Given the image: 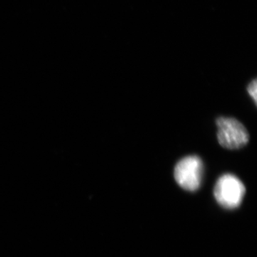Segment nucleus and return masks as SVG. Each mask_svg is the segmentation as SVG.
Returning <instances> with one entry per match:
<instances>
[{"label":"nucleus","mask_w":257,"mask_h":257,"mask_svg":"<svg viewBox=\"0 0 257 257\" xmlns=\"http://www.w3.org/2000/svg\"><path fill=\"white\" fill-rule=\"evenodd\" d=\"M246 192L244 185L239 178L226 174L218 179L214 189L216 202L226 209H235L242 202Z\"/></svg>","instance_id":"obj_1"},{"label":"nucleus","mask_w":257,"mask_h":257,"mask_svg":"<svg viewBox=\"0 0 257 257\" xmlns=\"http://www.w3.org/2000/svg\"><path fill=\"white\" fill-rule=\"evenodd\" d=\"M216 123L218 141L221 147L228 150H239L246 146L249 135L239 121L234 118L219 117Z\"/></svg>","instance_id":"obj_2"},{"label":"nucleus","mask_w":257,"mask_h":257,"mask_svg":"<svg viewBox=\"0 0 257 257\" xmlns=\"http://www.w3.org/2000/svg\"><path fill=\"white\" fill-rule=\"evenodd\" d=\"M203 163L197 156L184 157L175 166V179L177 184L185 190L194 192L202 183Z\"/></svg>","instance_id":"obj_3"},{"label":"nucleus","mask_w":257,"mask_h":257,"mask_svg":"<svg viewBox=\"0 0 257 257\" xmlns=\"http://www.w3.org/2000/svg\"><path fill=\"white\" fill-rule=\"evenodd\" d=\"M247 91L250 96L252 97L253 101H254L255 104L256 105L257 102V80L254 79L252 82L248 84L247 87Z\"/></svg>","instance_id":"obj_4"}]
</instances>
